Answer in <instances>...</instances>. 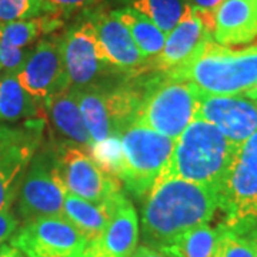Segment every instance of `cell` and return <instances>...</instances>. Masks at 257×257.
Instances as JSON below:
<instances>
[{"label": "cell", "instance_id": "1", "mask_svg": "<svg viewBox=\"0 0 257 257\" xmlns=\"http://www.w3.org/2000/svg\"><path fill=\"white\" fill-rule=\"evenodd\" d=\"M219 209V193L176 177H160L142 206L143 244L165 250L189 230L207 224Z\"/></svg>", "mask_w": 257, "mask_h": 257}, {"label": "cell", "instance_id": "2", "mask_svg": "<svg viewBox=\"0 0 257 257\" xmlns=\"http://www.w3.org/2000/svg\"><path fill=\"white\" fill-rule=\"evenodd\" d=\"M237 145L216 126L194 119L176 139L173 153L162 177H176L219 193Z\"/></svg>", "mask_w": 257, "mask_h": 257}, {"label": "cell", "instance_id": "3", "mask_svg": "<svg viewBox=\"0 0 257 257\" xmlns=\"http://www.w3.org/2000/svg\"><path fill=\"white\" fill-rule=\"evenodd\" d=\"M165 73L196 84L206 94H244L257 83V43L231 49L211 39L190 60Z\"/></svg>", "mask_w": 257, "mask_h": 257}, {"label": "cell", "instance_id": "4", "mask_svg": "<svg viewBox=\"0 0 257 257\" xmlns=\"http://www.w3.org/2000/svg\"><path fill=\"white\" fill-rule=\"evenodd\" d=\"M199 97L200 90L196 84L155 72L147 76L146 90L135 123L177 139L196 119Z\"/></svg>", "mask_w": 257, "mask_h": 257}, {"label": "cell", "instance_id": "5", "mask_svg": "<svg viewBox=\"0 0 257 257\" xmlns=\"http://www.w3.org/2000/svg\"><path fill=\"white\" fill-rule=\"evenodd\" d=\"M119 142L121 159L117 179L135 196H147L163 175L176 139L133 123L120 133Z\"/></svg>", "mask_w": 257, "mask_h": 257}, {"label": "cell", "instance_id": "6", "mask_svg": "<svg viewBox=\"0 0 257 257\" xmlns=\"http://www.w3.org/2000/svg\"><path fill=\"white\" fill-rule=\"evenodd\" d=\"M224 226L257 221V132L237 146L219 190Z\"/></svg>", "mask_w": 257, "mask_h": 257}, {"label": "cell", "instance_id": "7", "mask_svg": "<svg viewBox=\"0 0 257 257\" xmlns=\"http://www.w3.org/2000/svg\"><path fill=\"white\" fill-rule=\"evenodd\" d=\"M66 194L53 152L35 155L19 186V217L23 223L40 217H62Z\"/></svg>", "mask_w": 257, "mask_h": 257}, {"label": "cell", "instance_id": "8", "mask_svg": "<svg viewBox=\"0 0 257 257\" xmlns=\"http://www.w3.org/2000/svg\"><path fill=\"white\" fill-rule=\"evenodd\" d=\"M53 155L56 169L67 193L97 204L121 193L119 179L104 172L82 147L70 143L62 145Z\"/></svg>", "mask_w": 257, "mask_h": 257}, {"label": "cell", "instance_id": "9", "mask_svg": "<svg viewBox=\"0 0 257 257\" xmlns=\"http://www.w3.org/2000/svg\"><path fill=\"white\" fill-rule=\"evenodd\" d=\"M10 246L26 257H82L87 240L64 217H40L25 221Z\"/></svg>", "mask_w": 257, "mask_h": 257}, {"label": "cell", "instance_id": "10", "mask_svg": "<svg viewBox=\"0 0 257 257\" xmlns=\"http://www.w3.org/2000/svg\"><path fill=\"white\" fill-rule=\"evenodd\" d=\"M15 76L20 86L42 103L53 94L69 90L70 80L63 63L62 36L40 40Z\"/></svg>", "mask_w": 257, "mask_h": 257}, {"label": "cell", "instance_id": "11", "mask_svg": "<svg viewBox=\"0 0 257 257\" xmlns=\"http://www.w3.org/2000/svg\"><path fill=\"white\" fill-rule=\"evenodd\" d=\"M62 55L72 89L93 86L106 67L92 19L76 23L62 36Z\"/></svg>", "mask_w": 257, "mask_h": 257}, {"label": "cell", "instance_id": "12", "mask_svg": "<svg viewBox=\"0 0 257 257\" xmlns=\"http://www.w3.org/2000/svg\"><path fill=\"white\" fill-rule=\"evenodd\" d=\"M196 119L206 120L234 145L257 132V103L246 96H214L200 92Z\"/></svg>", "mask_w": 257, "mask_h": 257}, {"label": "cell", "instance_id": "13", "mask_svg": "<svg viewBox=\"0 0 257 257\" xmlns=\"http://www.w3.org/2000/svg\"><path fill=\"white\" fill-rule=\"evenodd\" d=\"M89 18L96 29L103 57L110 67L128 77L152 72L150 60L142 55L126 26L113 12H94Z\"/></svg>", "mask_w": 257, "mask_h": 257}, {"label": "cell", "instance_id": "14", "mask_svg": "<svg viewBox=\"0 0 257 257\" xmlns=\"http://www.w3.org/2000/svg\"><path fill=\"white\" fill-rule=\"evenodd\" d=\"M211 39V29L197 12L189 8L175 29L167 33L162 52L150 60V70L163 73L173 70L190 60L199 49Z\"/></svg>", "mask_w": 257, "mask_h": 257}, {"label": "cell", "instance_id": "15", "mask_svg": "<svg viewBox=\"0 0 257 257\" xmlns=\"http://www.w3.org/2000/svg\"><path fill=\"white\" fill-rule=\"evenodd\" d=\"M138 241V214L124 196L103 231L87 243L82 257H132Z\"/></svg>", "mask_w": 257, "mask_h": 257}, {"label": "cell", "instance_id": "16", "mask_svg": "<svg viewBox=\"0 0 257 257\" xmlns=\"http://www.w3.org/2000/svg\"><path fill=\"white\" fill-rule=\"evenodd\" d=\"M211 35L226 47L257 43V0H223L214 12Z\"/></svg>", "mask_w": 257, "mask_h": 257}, {"label": "cell", "instance_id": "17", "mask_svg": "<svg viewBox=\"0 0 257 257\" xmlns=\"http://www.w3.org/2000/svg\"><path fill=\"white\" fill-rule=\"evenodd\" d=\"M42 126L35 124L28 138L0 155V211L12 209L18 197L19 186L40 143Z\"/></svg>", "mask_w": 257, "mask_h": 257}, {"label": "cell", "instance_id": "18", "mask_svg": "<svg viewBox=\"0 0 257 257\" xmlns=\"http://www.w3.org/2000/svg\"><path fill=\"white\" fill-rule=\"evenodd\" d=\"M123 197L124 194L119 193L110 200L97 204L67 193L64 197L62 217L79 230L89 243L96 239L106 227L113 211L116 210Z\"/></svg>", "mask_w": 257, "mask_h": 257}, {"label": "cell", "instance_id": "19", "mask_svg": "<svg viewBox=\"0 0 257 257\" xmlns=\"http://www.w3.org/2000/svg\"><path fill=\"white\" fill-rule=\"evenodd\" d=\"M45 107L50 121L62 135L70 139L73 143L76 142L89 150L94 146L83 121L76 92L72 87L69 90L50 96L45 100Z\"/></svg>", "mask_w": 257, "mask_h": 257}, {"label": "cell", "instance_id": "20", "mask_svg": "<svg viewBox=\"0 0 257 257\" xmlns=\"http://www.w3.org/2000/svg\"><path fill=\"white\" fill-rule=\"evenodd\" d=\"M77 96V103L80 107L83 121L92 138L93 143H100L107 139L114 138L111 127L110 116L106 104V90L97 87L96 84L73 89Z\"/></svg>", "mask_w": 257, "mask_h": 257}, {"label": "cell", "instance_id": "21", "mask_svg": "<svg viewBox=\"0 0 257 257\" xmlns=\"http://www.w3.org/2000/svg\"><path fill=\"white\" fill-rule=\"evenodd\" d=\"M39 114H42V101L20 86L15 73L0 76V121H19Z\"/></svg>", "mask_w": 257, "mask_h": 257}, {"label": "cell", "instance_id": "22", "mask_svg": "<svg viewBox=\"0 0 257 257\" xmlns=\"http://www.w3.org/2000/svg\"><path fill=\"white\" fill-rule=\"evenodd\" d=\"M113 15L126 26L142 55L149 60H153L159 56L165 46L167 35L157 28L150 19L133 8L114 10Z\"/></svg>", "mask_w": 257, "mask_h": 257}, {"label": "cell", "instance_id": "23", "mask_svg": "<svg viewBox=\"0 0 257 257\" xmlns=\"http://www.w3.org/2000/svg\"><path fill=\"white\" fill-rule=\"evenodd\" d=\"M219 240V229L209 224L183 233L175 243L162 250L169 257H213Z\"/></svg>", "mask_w": 257, "mask_h": 257}, {"label": "cell", "instance_id": "24", "mask_svg": "<svg viewBox=\"0 0 257 257\" xmlns=\"http://www.w3.org/2000/svg\"><path fill=\"white\" fill-rule=\"evenodd\" d=\"M135 10L149 18L163 33H170L190 8L187 0H133Z\"/></svg>", "mask_w": 257, "mask_h": 257}, {"label": "cell", "instance_id": "25", "mask_svg": "<svg viewBox=\"0 0 257 257\" xmlns=\"http://www.w3.org/2000/svg\"><path fill=\"white\" fill-rule=\"evenodd\" d=\"M217 229L219 240L213 257H257V248L253 243L237 236L221 223Z\"/></svg>", "mask_w": 257, "mask_h": 257}, {"label": "cell", "instance_id": "26", "mask_svg": "<svg viewBox=\"0 0 257 257\" xmlns=\"http://www.w3.org/2000/svg\"><path fill=\"white\" fill-rule=\"evenodd\" d=\"M45 12V0H0V25L37 18Z\"/></svg>", "mask_w": 257, "mask_h": 257}, {"label": "cell", "instance_id": "27", "mask_svg": "<svg viewBox=\"0 0 257 257\" xmlns=\"http://www.w3.org/2000/svg\"><path fill=\"white\" fill-rule=\"evenodd\" d=\"M100 2L101 0H45V12L62 18L77 10L92 9Z\"/></svg>", "mask_w": 257, "mask_h": 257}, {"label": "cell", "instance_id": "28", "mask_svg": "<svg viewBox=\"0 0 257 257\" xmlns=\"http://www.w3.org/2000/svg\"><path fill=\"white\" fill-rule=\"evenodd\" d=\"M32 128H33V126H29L26 128H16L0 124V155L13 145H16L25 138H28Z\"/></svg>", "mask_w": 257, "mask_h": 257}, {"label": "cell", "instance_id": "29", "mask_svg": "<svg viewBox=\"0 0 257 257\" xmlns=\"http://www.w3.org/2000/svg\"><path fill=\"white\" fill-rule=\"evenodd\" d=\"M190 8L200 15V18L206 22V25L213 32V20H214V12L221 5L223 0H187Z\"/></svg>", "mask_w": 257, "mask_h": 257}, {"label": "cell", "instance_id": "30", "mask_svg": "<svg viewBox=\"0 0 257 257\" xmlns=\"http://www.w3.org/2000/svg\"><path fill=\"white\" fill-rule=\"evenodd\" d=\"M19 229V219L16 214L9 210L0 211V244H3L6 240L12 239V236Z\"/></svg>", "mask_w": 257, "mask_h": 257}, {"label": "cell", "instance_id": "31", "mask_svg": "<svg viewBox=\"0 0 257 257\" xmlns=\"http://www.w3.org/2000/svg\"><path fill=\"white\" fill-rule=\"evenodd\" d=\"M132 257H169V256L165 254L163 251H160V250H156V248H152V247H149V246L142 244V246H139V247L135 250V253H133V256Z\"/></svg>", "mask_w": 257, "mask_h": 257}, {"label": "cell", "instance_id": "32", "mask_svg": "<svg viewBox=\"0 0 257 257\" xmlns=\"http://www.w3.org/2000/svg\"><path fill=\"white\" fill-rule=\"evenodd\" d=\"M0 257H26L23 253H20L18 248H15L10 244H0Z\"/></svg>", "mask_w": 257, "mask_h": 257}, {"label": "cell", "instance_id": "33", "mask_svg": "<svg viewBox=\"0 0 257 257\" xmlns=\"http://www.w3.org/2000/svg\"><path fill=\"white\" fill-rule=\"evenodd\" d=\"M243 96H246L247 99H250V100H256L257 101V83L253 86V87H250L247 92L244 93Z\"/></svg>", "mask_w": 257, "mask_h": 257}, {"label": "cell", "instance_id": "34", "mask_svg": "<svg viewBox=\"0 0 257 257\" xmlns=\"http://www.w3.org/2000/svg\"><path fill=\"white\" fill-rule=\"evenodd\" d=\"M0 72H2V67H0Z\"/></svg>", "mask_w": 257, "mask_h": 257}]
</instances>
